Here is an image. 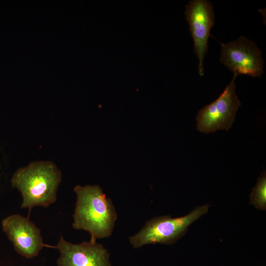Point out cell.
Segmentation results:
<instances>
[{"instance_id":"1","label":"cell","mask_w":266,"mask_h":266,"mask_svg":"<svg viewBox=\"0 0 266 266\" xmlns=\"http://www.w3.org/2000/svg\"><path fill=\"white\" fill-rule=\"evenodd\" d=\"M73 190L76 201L73 228L89 233L91 240L110 236L117 219L112 200L99 185H77Z\"/></svg>"},{"instance_id":"2","label":"cell","mask_w":266,"mask_h":266,"mask_svg":"<svg viewBox=\"0 0 266 266\" xmlns=\"http://www.w3.org/2000/svg\"><path fill=\"white\" fill-rule=\"evenodd\" d=\"M62 173L52 162H32L18 169L11 178V185L21 194L22 208L47 207L57 200Z\"/></svg>"},{"instance_id":"3","label":"cell","mask_w":266,"mask_h":266,"mask_svg":"<svg viewBox=\"0 0 266 266\" xmlns=\"http://www.w3.org/2000/svg\"><path fill=\"white\" fill-rule=\"evenodd\" d=\"M209 205L197 207L188 214L177 218L160 216L148 220L140 230L129 238L133 248L146 244H172L183 237L189 227L207 213Z\"/></svg>"},{"instance_id":"4","label":"cell","mask_w":266,"mask_h":266,"mask_svg":"<svg viewBox=\"0 0 266 266\" xmlns=\"http://www.w3.org/2000/svg\"><path fill=\"white\" fill-rule=\"evenodd\" d=\"M233 74L230 83L218 98L204 106L198 113L196 120L197 130L208 133L219 130H229L232 127L241 102L235 92Z\"/></svg>"},{"instance_id":"5","label":"cell","mask_w":266,"mask_h":266,"mask_svg":"<svg viewBox=\"0 0 266 266\" xmlns=\"http://www.w3.org/2000/svg\"><path fill=\"white\" fill-rule=\"evenodd\" d=\"M220 61L237 76L261 77L264 61L256 44L244 35L227 43H221Z\"/></svg>"},{"instance_id":"6","label":"cell","mask_w":266,"mask_h":266,"mask_svg":"<svg viewBox=\"0 0 266 266\" xmlns=\"http://www.w3.org/2000/svg\"><path fill=\"white\" fill-rule=\"evenodd\" d=\"M185 14L194 41V52L199 59V73L203 76V62L208 50L210 30L215 20L213 5L207 0H190L186 6Z\"/></svg>"},{"instance_id":"7","label":"cell","mask_w":266,"mask_h":266,"mask_svg":"<svg viewBox=\"0 0 266 266\" xmlns=\"http://www.w3.org/2000/svg\"><path fill=\"white\" fill-rule=\"evenodd\" d=\"M1 225L15 251L25 258L37 256L45 246L40 230L28 218L19 214L11 215L2 220Z\"/></svg>"},{"instance_id":"8","label":"cell","mask_w":266,"mask_h":266,"mask_svg":"<svg viewBox=\"0 0 266 266\" xmlns=\"http://www.w3.org/2000/svg\"><path fill=\"white\" fill-rule=\"evenodd\" d=\"M56 248L60 253L57 266H111L108 250L96 241L74 244L61 235Z\"/></svg>"},{"instance_id":"9","label":"cell","mask_w":266,"mask_h":266,"mask_svg":"<svg viewBox=\"0 0 266 266\" xmlns=\"http://www.w3.org/2000/svg\"><path fill=\"white\" fill-rule=\"evenodd\" d=\"M250 203L256 209H266V174L263 172L258 178L256 186L252 189Z\"/></svg>"}]
</instances>
